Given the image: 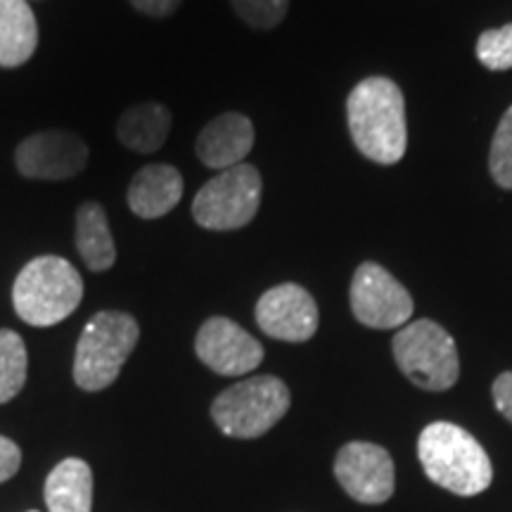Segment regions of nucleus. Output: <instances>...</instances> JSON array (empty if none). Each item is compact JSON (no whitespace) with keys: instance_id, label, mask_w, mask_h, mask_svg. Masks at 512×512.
I'll list each match as a JSON object with an SVG mask.
<instances>
[{"instance_id":"nucleus-1","label":"nucleus","mask_w":512,"mask_h":512,"mask_svg":"<svg viewBox=\"0 0 512 512\" xmlns=\"http://www.w3.org/2000/svg\"><path fill=\"white\" fill-rule=\"evenodd\" d=\"M349 133L356 150L370 162L392 166L406 155V102L392 79L370 76L347 100Z\"/></svg>"},{"instance_id":"nucleus-2","label":"nucleus","mask_w":512,"mask_h":512,"mask_svg":"<svg viewBox=\"0 0 512 512\" xmlns=\"http://www.w3.org/2000/svg\"><path fill=\"white\" fill-rule=\"evenodd\" d=\"M425 475L456 496H477L494 482V467L482 444L453 422H432L418 439Z\"/></svg>"},{"instance_id":"nucleus-3","label":"nucleus","mask_w":512,"mask_h":512,"mask_svg":"<svg viewBox=\"0 0 512 512\" xmlns=\"http://www.w3.org/2000/svg\"><path fill=\"white\" fill-rule=\"evenodd\" d=\"M83 278L62 256H36L12 285V306L17 316L34 328L62 323L79 309Z\"/></svg>"},{"instance_id":"nucleus-4","label":"nucleus","mask_w":512,"mask_h":512,"mask_svg":"<svg viewBox=\"0 0 512 512\" xmlns=\"http://www.w3.org/2000/svg\"><path fill=\"white\" fill-rule=\"evenodd\" d=\"M140 337L136 318L124 311H100L83 328L74 356V382L83 392H102L124 368Z\"/></svg>"},{"instance_id":"nucleus-5","label":"nucleus","mask_w":512,"mask_h":512,"mask_svg":"<svg viewBox=\"0 0 512 512\" xmlns=\"http://www.w3.org/2000/svg\"><path fill=\"white\" fill-rule=\"evenodd\" d=\"M290 411V389L275 375H256L242 380L211 403L216 427L235 439H256L278 425Z\"/></svg>"},{"instance_id":"nucleus-6","label":"nucleus","mask_w":512,"mask_h":512,"mask_svg":"<svg viewBox=\"0 0 512 512\" xmlns=\"http://www.w3.org/2000/svg\"><path fill=\"white\" fill-rule=\"evenodd\" d=\"M394 361L415 387L446 392L458 382L460 363L453 337L434 320H413L394 335Z\"/></svg>"},{"instance_id":"nucleus-7","label":"nucleus","mask_w":512,"mask_h":512,"mask_svg":"<svg viewBox=\"0 0 512 512\" xmlns=\"http://www.w3.org/2000/svg\"><path fill=\"white\" fill-rule=\"evenodd\" d=\"M261 188V174L252 164L233 166L202 185L192 202V216L207 230L245 228L259 211Z\"/></svg>"},{"instance_id":"nucleus-8","label":"nucleus","mask_w":512,"mask_h":512,"mask_svg":"<svg viewBox=\"0 0 512 512\" xmlns=\"http://www.w3.org/2000/svg\"><path fill=\"white\" fill-rule=\"evenodd\" d=\"M351 311L358 323L375 330H399L413 316V297L387 268L366 261L351 280Z\"/></svg>"},{"instance_id":"nucleus-9","label":"nucleus","mask_w":512,"mask_h":512,"mask_svg":"<svg viewBox=\"0 0 512 512\" xmlns=\"http://www.w3.org/2000/svg\"><path fill=\"white\" fill-rule=\"evenodd\" d=\"M335 477L358 503L380 505L394 494V460L387 448L368 441H351L339 448Z\"/></svg>"},{"instance_id":"nucleus-10","label":"nucleus","mask_w":512,"mask_h":512,"mask_svg":"<svg viewBox=\"0 0 512 512\" xmlns=\"http://www.w3.org/2000/svg\"><path fill=\"white\" fill-rule=\"evenodd\" d=\"M15 164L34 181H64L86 169L88 145L69 131L34 133L17 145Z\"/></svg>"},{"instance_id":"nucleus-11","label":"nucleus","mask_w":512,"mask_h":512,"mask_svg":"<svg viewBox=\"0 0 512 512\" xmlns=\"http://www.w3.org/2000/svg\"><path fill=\"white\" fill-rule=\"evenodd\" d=\"M197 358L216 375L238 377L261 366L264 347L235 320L214 316L202 325L195 337Z\"/></svg>"},{"instance_id":"nucleus-12","label":"nucleus","mask_w":512,"mask_h":512,"mask_svg":"<svg viewBox=\"0 0 512 512\" xmlns=\"http://www.w3.org/2000/svg\"><path fill=\"white\" fill-rule=\"evenodd\" d=\"M256 325L280 342H309L318 330L316 299L297 283L271 287L256 302Z\"/></svg>"},{"instance_id":"nucleus-13","label":"nucleus","mask_w":512,"mask_h":512,"mask_svg":"<svg viewBox=\"0 0 512 512\" xmlns=\"http://www.w3.org/2000/svg\"><path fill=\"white\" fill-rule=\"evenodd\" d=\"M254 147V126L249 117L238 112H226L209 121L197 136L195 152L209 169H233L242 164Z\"/></svg>"},{"instance_id":"nucleus-14","label":"nucleus","mask_w":512,"mask_h":512,"mask_svg":"<svg viewBox=\"0 0 512 512\" xmlns=\"http://www.w3.org/2000/svg\"><path fill=\"white\" fill-rule=\"evenodd\" d=\"M183 197V176L171 164H150L140 169L128 185V207L138 219H162L178 207Z\"/></svg>"},{"instance_id":"nucleus-15","label":"nucleus","mask_w":512,"mask_h":512,"mask_svg":"<svg viewBox=\"0 0 512 512\" xmlns=\"http://www.w3.org/2000/svg\"><path fill=\"white\" fill-rule=\"evenodd\" d=\"M36 46L38 24L27 0H0V67H22Z\"/></svg>"},{"instance_id":"nucleus-16","label":"nucleus","mask_w":512,"mask_h":512,"mask_svg":"<svg viewBox=\"0 0 512 512\" xmlns=\"http://www.w3.org/2000/svg\"><path fill=\"white\" fill-rule=\"evenodd\" d=\"M46 505L50 512H91L93 470L86 460L67 458L46 479Z\"/></svg>"},{"instance_id":"nucleus-17","label":"nucleus","mask_w":512,"mask_h":512,"mask_svg":"<svg viewBox=\"0 0 512 512\" xmlns=\"http://www.w3.org/2000/svg\"><path fill=\"white\" fill-rule=\"evenodd\" d=\"M76 249L88 271H110L117 261V247L107 221V211L100 202H83L76 211Z\"/></svg>"},{"instance_id":"nucleus-18","label":"nucleus","mask_w":512,"mask_h":512,"mask_svg":"<svg viewBox=\"0 0 512 512\" xmlns=\"http://www.w3.org/2000/svg\"><path fill=\"white\" fill-rule=\"evenodd\" d=\"M171 133V112L159 102H143L121 114L117 138L138 155H152L166 143Z\"/></svg>"},{"instance_id":"nucleus-19","label":"nucleus","mask_w":512,"mask_h":512,"mask_svg":"<svg viewBox=\"0 0 512 512\" xmlns=\"http://www.w3.org/2000/svg\"><path fill=\"white\" fill-rule=\"evenodd\" d=\"M29 356L15 330H0V406L15 399L27 382Z\"/></svg>"},{"instance_id":"nucleus-20","label":"nucleus","mask_w":512,"mask_h":512,"mask_svg":"<svg viewBox=\"0 0 512 512\" xmlns=\"http://www.w3.org/2000/svg\"><path fill=\"white\" fill-rule=\"evenodd\" d=\"M489 171L501 188L512 190V107L503 114L491 140Z\"/></svg>"},{"instance_id":"nucleus-21","label":"nucleus","mask_w":512,"mask_h":512,"mask_svg":"<svg viewBox=\"0 0 512 512\" xmlns=\"http://www.w3.org/2000/svg\"><path fill=\"white\" fill-rule=\"evenodd\" d=\"M477 57L491 72L512 69V24L484 31L477 41Z\"/></svg>"},{"instance_id":"nucleus-22","label":"nucleus","mask_w":512,"mask_h":512,"mask_svg":"<svg viewBox=\"0 0 512 512\" xmlns=\"http://www.w3.org/2000/svg\"><path fill=\"white\" fill-rule=\"evenodd\" d=\"M242 22L254 29H273L283 22L290 0H230Z\"/></svg>"},{"instance_id":"nucleus-23","label":"nucleus","mask_w":512,"mask_h":512,"mask_svg":"<svg viewBox=\"0 0 512 512\" xmlns=\"http://www.w3.org/2000/svg\"><path fill=\"white\" fill-rule=\"evenodd\" d=\"M19 465H22V451H19V446L12 439L0 434V484L15 477Z\"/></svg>"},{"instance_id":"nucleus-24","label":"nucleus","mask_w":512,"mask_h":512,"mask_svg":"<svg viewBox=\"0 0 512 512\" xmlns=\"http://www.w3.org/2000/svg\"><path fill=\"white\" fill-rule=\"evenodd\" d=\"M491 394H494V403L503 418H508L512 422V373L498 375Z\"/></svg>"},{"instance_id":"nucleus-25","label":"nucleus","mask_w":512,"mask_h":512,"mask_svg":"<svg viewBox=\"0 0 512 512\" xmlns=\"http://www.w3.org/2000/svg\"><path fill=\"white\" fill-rule=\"evenodd\" d=\"M133 8L150 17H169L178 10L183 0H131Z\"/></svg>"},{"instance_id":"nucleus-26","label":"nucleus","mask_w":512,"mask_h":512,"mask_svg":"<svg viewBox=\"0 0 512 512\" xmlns=\"http://www.w3.org/2000/svg\"><path fill=\"white\" fill-rule=\"evenodd\" d=\"M29 512H38V510H29Z\"/></svg>"}]
</instances>
